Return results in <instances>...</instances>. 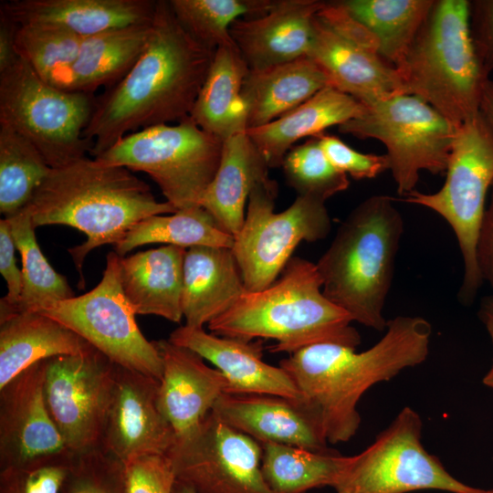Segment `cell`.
<instances>
[{
    "instance_id": "cell-29",
    "label": "cell",
    "mask_w": 493,
    "mask_h": 493,
    "mask_svg": "<svg viewBox=\"0 0 493 493\" xmlns=\"http://www.w3.org/2000/svg\"><path fill=\"white\" fill-rule=\"evenodd\" d=\"M326 87H330L327 77L309 56L249 70L242 87L247 130L278 119Z\"/></svg>"
},
{
    "instance_id": "cell-47",
    "label": "cell",
    "mask_w": 493,
    "mask_h": 493,
    "mask_svg": "<svg viewBox=\"0 0 493 493\" xmlns=\"http://www.w3.org/2000/svg\"><path fill=\"white\" fill-rule=\"evenodd\" d=\"M18 25L0 11V73L14 66L19 58L16 48Z\"/></svg>"
},
{
    "instance_id": "cell-18",
    "label": "cell",
    "mask_w": 493,
    "mask_h": 493,
    "mask_svg": "<svg viewBox=\"0 0 493 493\" xmlns=\"http://www.w3.org/2000/svg\"><path fill=\"white\" fill-rule=\"evenodd\" d=\"M43 383L42 361L0 388V469L69 451L47 411Z\"/></svg>"
},
{
    "instance_id": "cell-6",
    "label": "cell",
    "mask_w": 493,
    "mask_h": 493,
    "mask_svg": "<svg viewBox=\"0 0 493 493\" xmlns=\"http://www.w3.org/2000/svg\"><path fill=\"white\" fill-rule=\"evenodd\" d=\"M469 11V0H434L396 68L404 94L420 98L456 127L481 110L490 79L472 40Z\"/></svg>"
},
{
    "instance_id": "cell-8",
    "label": "cell",
    "mask_w": 493,
    "mask_h": 493,
    "mask_svg": "<svg viewBox=\"0 0 493 493\" xmlns=\"http://www.w3.org/2000/svg\"><path fill=\"white\" fill-rule=\"evenodd\" d=\"M96 99L45 81L19 57L0 73V125L26 138L51 168L62 167L90 152L84 131Z\"/></svg>"
},
{
    "instance_id": "cell-5",
    "label": "cell",
    "mask_w": 493,
    "mask_h": 493,
    "mask_svg": "<svg viewBox=\"0 0 493 493\" xmlns=\"http://www.w3.org/2000/svg\"><path fill=\"white\" fill-rule=\"evenodd\" d=\"M394 198L374 194L341 222L316 263L323 294L352 319L383 331V308L392 287L404 218Z\"/></svg>"
},
{
    "instance_id": "cell-10",
    "label": "cell",
    "mask_w": 493,
    "mask_h": 493,
    "mask_svg": "<svg viewBox=\"0 0 493 493\" xmlns=\"http://www.w3.org/2000/svg\"><path fill=\"white\" fill-rule=\"evenodd\" d=\"M364 106V111L340 125L339 131L358 139H374L384 145L389 171L400 195L415 190L423 171L446 173L457 130L446 117L410 94Z\"/></svg>"
},
{
    "instance_id": "cell-21",
    "label": "cell",
    "mask_w": 493,
    "mask_h": 493,
    "mask_svg": "<svg viewBox=\"0 0 493 493\" xmlns=\"http://www.w3.org/2000/svg\"><path fill=\"white\" fill-rule=\"evenodd\" d=\"M213 363L227 381L225 393L271 394L303 399L289 375L262 360V341H246L206 332L203 327L180 326L168 339Z\"/></svg>"
},
{
    "instance_id": "cell-43",
    "label": "cell",
    "mask_w": 493,
    "mask_h": 493,
    "mask_svg": "<svg viewBox=\"0 0 493 493\" xmlns=\"http://www.w3.org/2000/svg\"><path fill=\"white\" fill-rule=\"evenodd\" d=\"M124 466L125 493H173L176 478L166 456H143Z\"/></svg>"
},
{
    "instance_id": "cell-14",
    "label": "cell",
    "mask_w": 493,
    "mask_h": 493,
    "mask_svg": "<svg viewBox=\"0 0 493 493\" xmlns=\"http://www.w3.org/2000/svg\"><path fill=\"white\" fill-rule=\"evenodd\" d=\"M308 56L330 87L363 105L404 94L400 74L382 57L376 37L339 1L325 2L315 16Z\"/></svg>"
},
{
    "instance_id": "cell-52",
    "label": "cell",
    "mask_w": 493,
    "mask_h": 493,
    "mask_svg": "<svg viewBox=\"0 0 493 493\" xmlns=\"http://www.w3.org/2000/svg\"><path fill=\"white\" fill-rule=\"evenodd\" d=\"M337 493H351V492L345 489H341V490H337Z\"/></svg>"
},
{
    "instance_id": "cell-1",
    "label": "cell",
    "mask_w": 493,
    "mask_h": 493,
    "mask_svg": "<svg viewBox=\"0 0 493 493\" xmlns=\"http://www.w3.org/2000/svg\"><path fill=\"white\" fill-rule=\"evenodd\" d=\"M215 53L184 28L169 1H157L142 54L119 83L96 99L84 131L90 155H100L130 133L190 117Z\"/></svg>"
},
{
    "instance_id": "cell-2",
    "label": "cell",
    "mask_w": 493,
    "mask_h": 493,
    "mask_svg": "<svg viewBox=\"0 0 493 493\" xmlns=\"http://www.w3.org/2000/svg\"><path fill=\"white\" fill-rule=\"evenodd\" d=\"M383 337L369 349L336 343L303 348L279 362L304 401L320 416L328 443L349 441L358 431V403L374 384L424 362L432 326L419 316L387 321Z\"/></svg>"
},
{
    "instance_id": "cell-30",
    "label": "cell",
    "mask_w": 493,
    "mask_h": 493,
    "mask_svg": "<svg viewBox=\"0 0 493 493\" xmlns=\"http://www.w3.org/2000/svg\"><path fill=\"white\" fill-rule=\"evenodd\" d=\"M92 347L79 335L37 311L0 319V388L33 364Z\"/></svg>"
},
{
    "instance_id": "cell-51",
    "label": "cell",
    "mask_w": 493,
    "mask_h": 493,
    "mask_svg": "<svg viewBox=\"0 0 493 493\" xmlns=\"http://www.w3.org/2000/svg\"><path fill=\"white\" fill-rule=\"evenodd\" d=\"M173 493H196V492L189 486L175 479V482L173 488Z\"/></svg>"
},
{
    "instance_id": "cell-22",
    "label": "cell",
    "mask_w": 493,
    "mask_h": 493,
    "mask_svg": "<svg viewBox=\"0 0 493 493\" xmlns=\"http://www.w3.org/2000/svg\"><path fill=\"white\" fill-rule=\"evenodd\" d=\"M163 360L157 404L176 436L196 426L226 393L225 375L194 351L169 340L153 341Z\"/></svg>"
},
{
    "instance_id": "cell-27",
    "label": "cell",
    "mask_w": 493,
    "mask_h": 493,
    "mask_svg": "<svg viewBox=\"0 0 493 493\" xmlns=\"http://www.w3.org/2000/svg\"><path fill=\"white\" fill-rule=\"evenodd\" d=\"M365 106L354 98L326 87L304 103L260 127L246 130L269 168L282 165L292 145L305 137H315L360 116Z\"/></svg>"
},
{
    "instance_id": "cell-25",
    "label": "cell",
    "mask_w": 493,
    "mask_h": 493,
    "mask_svg": "<svg viewBox=\"0 0 493 493\" xmlns=\"http://www.w3.org/2000/svg\"><path fill=\"white\" fill-rule=\"evenodd\" d=\"M268 169L246 131L226 139L216 173L200 206L223 231L235 237L244 224L250 193L258 184L271 179Z\"/></svg>"
},
{
    "instance_id": "cell-4",
    "label": "cell",
    "mask_w": 493,
    "mask_h": 493,
    "mask_svg": "<svg viewBox=\"0 0 493 493\" xmlns=\"http://www.w3.org/2000/svg\"><path fill=\"white\" fill-rule=\"evenodd\" d=\"M352 321L323 294L316 263L294 257L270 286L244 292L207 325L212 333L222 337L274 340L272 352L292 354L320 343L356 349L361 336Z\"/></svg>"
},
{
    "instance_id": "cell-17",
    "label": "cell",
    "mask_w": 493,
    "mask_h": 493,
    "mask_svg": "<svg viewBox=\"0 0 493 493\" xmlns=\"http://www.w3.org/2000/svg\"><path fill=\"white\" fill-rule=\"evenodd\" d=\"M160 380L116 364L101 447L123 464L165 456L176 435L157 404Z\"/></svg>"
},
{
    "instance_id": "cell-37",
    "label": "cell",
    "mask_w": 493,
    "mask_h": 493,
    "mask_svg": "<svg viewBox=\"0 0 493 493\" xmlns=\"http://www.w3.org/2000/svg\"><path fill=\"white\" fill-rule=\"evenodd\" d=\"M171 7L184 28L199 43L216 51L235 46L231 25L239 18L266 15L274 0H171Z\"/></svg>"
},
{
    "instance_id": "cell-9",
    "label": "cell",
    "mask_w": 493,
    "mask_h": 493,
    "mask_svg": "<svg viewBox=\"0 0 493 493\" xmlns=\"http://www.w3.org/2000/svg\"><path fill=\"white\" fill-rule=\"evenodd\" d=\"M223 142L188 117L130 133L95 159L145 173L178 211L200 206L216 173Z\"/></svg>"
},
{
    "instance_id": "cell-7",
    "label": "cell",
    "mask_w": 493,
    "mask_h": 493,
    "mask_svg": "<svg viewBox=\"0 0 493 493\" xmlns=\"http://www.w3.org/2000/svg\"><path fill=\"white\" fill-rule=\"evenodd\" d=\"M493 185V123L480 110L457 127L446 170V181L435 193L416 190L403 201L439 215L453 230L463 258L458 299L470 304L483 284L477 262V244Z\"/></svg>"
},
{
    "instance_id": "cell-45",
    "label": "cell",
    "mask_w": 493,
    "mask_h": 493,
    "mask_svg": "<svg viewBox=\"0 0 493 493\" xmlns=\"http://www.w3.org/2000/svg\"><path fill=\"white\" fill-rule=\"evenodd\" d=\"M472 40L485 72H493V0L470 1Z\"/></svg>"
},
{
    "instance_id": "cell-48",
    "label": "cell",
    "mask_w": 493,
    "mask_h": 493,
    "mask_svg": "<svg viewBox=\"0 0 493 493\" xmlns=\"http://www.w3.org/2000/svg\"><path fill=\"white\" fill-rule=\"evenodd\" d=\"M481 110L493 123V79H491L488 80L484 88ZM491 191L493 192V185Z\"/></svg>"
},
{
    "instance_id": "cell-19",
    "label": "cell",
    "mask_w": 493,
    "mask_h": 493,
    "mask_svg": "<svg viewBox=\"0 0 493 493\" xmlns=\"http://www.w3.org/2000/svg\"><path fill=\"white\" fill-rule=\"evenodd\" d=\"M236 430L262 443L329 452L318 414L304 401L271 394L223 393L212 410Z\"/></svg>"
},
{
    "instance_id": "cell-50",
    "label": "cell",
    "mask_w": 493,
    "mask_h": 493,
    "mask_svg": "<svg viewBox=\"0 0 493 493\" xmlns=\"http://www.w3.org/2000/svg\"><path fill=\"white\" fill-rule=\"evenodd\" d=\"M488 332L490 336V340L493 346V324L492 323H485ZM482 383L487 385L488 387L493 389V361L492 365L488 372L486 373V375L482 379Z\"/></svg>"
},
{
    "instance_id": "cell-31",
    "label": "cell",
    "mask_w": 493,
    "mask_h": 493,
    "mask_svg": "<svg viewBox=\"0 0 493 493\" xmlns=\"http://www.w3.org/2000/svg\"><path fill=\"white\" fill-rule=\"evenodd\" d=\"M249 68L236 46L216 49L190 114L206 132L225 141L247 130L242 87Z\"/></svg>"
},
{
    "instance_id": "cell-11",
    "label": "cell",
    "mask_w": 493,
    "mask_h": 493,
    "mask_svg": "<svg viewBox=\"0 0 493 493\" xmlns=\"http://www.w3.org/2000/svg\"><path fill=\"white\" fill-rule=\"evenodd\" d=\"M278 184L270 179L249 194L245 221L234 237L233 253L246 291L261 290L280 276L302 241L324 239L331 227L325 203L297 196L290 206L274 212Z\"/></svg>"
},
{
    "instance_id": "cell-53",
    "label": "cell",
    "mask_w": 493,
    "mask_h": 493,
    "mask_svg": "<svg viewBox=\"0 0 493 493\" xmlns=\"http://www.w3.org/2000/svg\"><path fill=\"white\" fill-rule=\"evenodd\" d=\"M491 493H493V490H492V492H491Z\"/></svg>"
},
{
    "instance_id": "cell-16",
    "label": "cell",
    "mask_w": 493,
    "mask_h": 493,
    "mask_svg": "<svg viewBox=\"0 0 493 493\" xmlns=\"http://www.w3.org/2000/svg\"><path fill=\"white\" fill-rule=\"evenodd\" d=\"M47 411L73 454L101 446L116 363L95 348L43 361Z\"/></svg>"
},
{
    "instance_id": "cell-23",
    "label": "cell",
    "mask_w": 493,
    "mask_h": 493,
    "mask_svg": "<svg viewBox=\"0 0 493 493\" xmlns=\"http://www.w3.org/2000/svg\"><path fill=\"white\" fill-rule=\"evenodd\" d=\"M152 0H11L0 11L17 25L41 23L67 28L81 37L152 21Z\"/></svg>"
},
{
    "instance_id": "cell-13",
    "label": "cell",
    "mask_w": 493,
    "mask_h": 493,
    "mask_svg": "<svg viewBox=\"0 0 493 493\" xmlns=\"http://www.w3.org/2000/svg\"><path fill=\"white\" fill-rule=\"evenodd\" d=\"M120 258L115 251L108 254L102 278L90 291L37 312L79 335L112 362L161 380V354L138 327L121 287Z\"/></svg>"
},
{
    "instance_id": "cell-39",
    "label": "cell",
    "mask_w": 493,
    "mask_h": 493,
    "mask_svg": "<svg viewBox=\"0 0 493 493\" xmlns=\"http://www.w3.org/2000/svg\"><path fill=\"white\" fill-rule=\"evenodd\" d=\"M281 166L288 184L297 192L298 196L325 203L350 185L348 175L330 162L317 136L292 147Z\"/></svg>"
},
{
    "instance_id": "cell-32",
    "label": "cell",
    "mask_w": 493,
    "mask_h": 493,
    "mask_svg": "<svg viewBox=\"0 0 493 493\" xmlns=\"http://www.w3.org/2000/svg\"><path fill=\"white\" fill-rule=\"evenodd\" d=\"M376 37L382 57L397 68L423 26L434 0H341Z\"/></svg>"
},
{
    "instance_id": "cell-41",
    "label": "cell",
    "mask_w": 493,
    "mask_h": 493,
    "mask_svg": "<svg viewBox=\"0 0 493 493\" xmlns=\"http://www.w3.org/2000/svg\"><path fill=\"white\" fill-rule=\"evenodd\" d=\"M72 456L66 451L24 466L0 469V493H59Z\"/></svg>"
},
{
    "instance_id": "cell-12",
    "label": "cell",
    "mask_w": 493,
    "mask_h": 493,
    "mask_svg": "<svg viewBox=\"0 0 493 493\" xmlns=\"http://www.w3.org/2000/svg\"><path fill=\"white\" fill-rule=\"evenodd\" d=\"M423 422L411 407L403 408L374 442L349 456L335 487L351 493H407L435 489L451 493H491L455 478L421 442Z\"/></svg>"
},
{
    "instance_id": "cell-24",
    "label": "cell",
    "mask_w": 493,
    "mask_h": 493,
    "mask_svg": "<svg viewBox=\"0 0 493 493\" xmlns=\"http://www.w3.org/2000/svg\"><path fill=\"white\" fill-rule=\"evenodd\" d=\"M230 247L187 248L183 266L182 310L186 325L203 327L228 309L246 292Z\"/></svg>"
},
{
    "instance_id": "cell-35",
    "label": "cell",
    "mask_w": 493,
    "mask_h": 493,
    "mask_svg": "<svg viewBox=\"0 0 493 493\" xmlns=\"http://www.w3.org/2000/svg\"><path fill=\"white\" fill-rule=\"evenodd\" d=\"M5 219L23 265L21 296L9 315L39 311L55 302L75 297L67 278L58 273L43 255L36 239V227L28 208L26 206Z\"/></svg>"
},
{
    "instance_id": "cell-40",
    "label": "cell",
    "mask_w": 493,
    "mask_h": 493,
    "mask_svg": "<svg viewBox=\"0 0 493 493\" xmlns=\"http://www.w3.org/2000/svg\"><path fill=\"white\" fill-rule=\"evenodd\" d=\"M59 493H125V466L101 446L73 454Z\"/></svg>"
},
{
    "instance_id": "cell-46",
    "label": "cell",
    "mask_w": 493,
    "mask_h": 493,
    "mask_svg": "<svg viewBox=\"0 0 493 493\" xmlns=\"http://www.w3.org/2000/svg\"><path fill=\"white\" fill-rule=\"evenodd\" d=\"M477 262L480 278L493 288V192L487 205L477 244Z\"/></svg>"
},
{
    "instance_id": "cell-44",
    "label": "cell",
    "mask_w": 493,
    "mask_h": 493,
    "mask_svg": "<svg viewBox=\"0 0 493 493\" xmlns=\"http://www.w3.org/2000/svg\"><path fill=\"white\" fill-rule=\"evenodd\" d=\"M16 245L7 219L0 220V272L6 281L7 294L0 299V318L9 315L19 301L23 277L16 266Z\"/></svg>"
},
{
    "instance_id": "cell-49",
    "label": "cell",
    "mask_w": 493,
    "mask_h": 493,
    "mask_svg": "<svg viewBox=\"0 0 493 493\" xmlns=\"http://www.w3.org/2000/svg\"><path fill=\"white\" fill-rule=\"evenodd\" d=\"M478 313L484 323L493 324V293L481 300Z\"/></svg>"
},
{
    "instance_id": "cell-28",
    "label": "cell",
    "mask_w": 493,
    "mask_h": 493,
    "mask_svg": "<svg viewBox=\"0 0 493 493\" xmlns=\"http://www.w3.org/2000/svg\"><path fill=\"white\" fill-rule=\"evenodd\" d=\"M152 23L84 37L76 60L55 86L87 93H94L102 86L113 87L128 74L142 54L151 35Z\"/></svg>"
},
{
    "instance_id": "cell-20",
    "label": "cell",
    "mask_w": 493,
    "mask_h": 493,
    "mask_svg": "<svg viewBox=\"0 0 493 493\" xmlns=\"http://www.w3.org/2000/svg\"><path fill=\"white\" fill-rule=\"evenodd\" d=\"M320 0H275L259 17L239 18L230 26L233 42L249 70H259L308 56Z\"/></svg>"
},
{
    "instance_id": "cell-26",
    "label": "cell",
    "mask_w": 493,
    "mask_h": 493,
    "mask_svg": "<svg viewBox=\"0 0 493 493\" xmlns=\"http://www.w3.org/2000/svg\"><path fill=\"white\" fill-rule=\"evenodd\" d=\"M186 248L164 245L120 258L123 292L136 315L182 320L183 266Z\"/></svg>"
},
{
    "instance_id": "cell-15",
    "label": "cell",
    "mask_w": 493,
    "mask_h": 493,
    "mask_svg": "<svg viewBox=\"0 0 493 493\" xmlns=\"http://www.w3.org/2000/svg\"><path fill=\"white\" fill-rule=\"evenodd\" d=\"M165 456L176 480L196 493H275L262 474L261 444L213 411L177 435Z\"/></svg>"
},
{
    "instance_id": "cell-38",
    "label": "cell",
    "mask_w": 493,
    "mask_h": 493,
    "mask_svg": "<svg viewBox=\"0 0 493 493\" xmlns=\"http://www.w3.org/2000/svg\"><path fill=\"white\" fill-rule=\"evenodd\" d=\"M83 38L57 25H18L16 48L45 81L56 85L76 60Z\"/></svg>"
},
{
    "instance_id": "cell-3",
    "label": "cell",
    "mask_w": 493,
    "mask_h": 493,
    "mask_svg": "<svg viewBox=\"0 0 493 493\" xmlns=\"http://www.w3.org/2000/svg\"><path fill=\"white\" fill-rule=\"evenodd\" d=\"M26 207L35 227L64 225L86 235L84 243L68 249L83 286L81 269L91 250L116 246L149 216L177 211L167 201L158 202L150 186L131 170L87 156L51 168Z\"/></svg>"
},
{
    "instance_id": "cell-33",
    "label": "cell",
    "mask_w": 493,
    "mask_h": 493,
    "mask_svg": "<svg viewBox=\"0 0 493 493\" xmlns=\"http://www.w3.org/2000/svg\"><path fill=\"white\" fill-rule=\"evenodd\" d=\"M261 470L275 493H306L335 488L349 462L335 450L315 452L278 443H262Z\"/></svg>"
},
{
    "instance_id": "cell-42",
    "label": "cell",
    "mask_w": 493,
    "mask_h": 493,
    "mask_svg": "<svg viewBox=\"0 0 493 493\" xmlns=\"http://www.w3.org/2000/svg\"><path fill=\"white\" fill-rule=\"evenodd\" d=\"M317 137L330 162L339 171L356 180L373 179L389 170L386 154L360 152L333 135L321 133Z\"/></svg>"
},
{
    "instance_id": "cell-34",
    "label": "cell",
    "mask_w": 493,
    "mask_h": 493,
    "mask_svg": "<svg viewBox=\"0 0 493 493\" xmlns=\"http://www.w3.org/2000/svg\"><path fill=\"white\" fill-rule=\"evenodd\" d=\"M166 215H152L135 224L115 246V252L124 257L140 246L155 243L186 249L196 246H233L234 236L223 231L202 206Z\"/></svg>"
},
{
    "instance_id": "cell-36",
    "label": "cell",
    "mask_w": 493,
    "mask_h": 493,
    "mask_svg": "<svg viewBox=\"0 0 493 493\" xmlns=\"http://www.w3.org/2000/svg\"><path fill=\"white\" fill-rule=\"evenodd\" d=\"M51 167L26 138L0 125V212L7 218L25 208Z\"/></svg>"
}]
</instances>
